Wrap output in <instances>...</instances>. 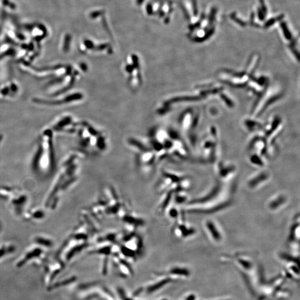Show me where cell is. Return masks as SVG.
Returning <instances> with one entry per match:
<instances>
[{
  "label": "cell",
  "instance_id": "1",
  "mask_svg": "<svg viewBox=\"0 0 300 300\" xmlns=\"http://www.w3.org/2000/svg\"><path fill=\"white\" fill-rule=\"evenodd\" d=\"M204 228L206 232L210 235L212 241L216 243H220L222 240V234L221 230L214 221L207 220L204 222Z\"/></svg>",
  "mask_w": 300,
  "mask_h": 300
},
{
  "label": "cell",
  "instance_id": "2",
  "mask_svg": "<svg viewBox=\"0 0 300 300\" xmlns=\"http://www.w3.org/2000/svg\"><path fill=\"white\" fill-rule=\"evenodd\" d=\"M269 177L270 176L268 173L266 172H262L259 174L254 176L252 178H251L248 181V185L249 187L252 189L257 188L260 185L264 184V182L268 180Z\"/></svg>",
  "mask_w": 300,
  "mask_h": 300
},
{
  "label": "cell",
  "instance_id": "3",
  "mask_svg": "<svg viewBox=\"0 0 300 300\" xmlns=\"http://www.w3.org/2000/svg\"><path fill=\"white\" fill-rule=\"evenodd\" d=\"M287 198L284 195H279L271 200L268 204V208L271 210H277L286 204Z\"/></svg>",
  "mask_w": 300,
  "mask_h": 300
},
{
  "label": "cell",
  "instance_id": "4",
  "mask_svg": "<svg viewBox=\"0 0 300 300\" xmlns=\"http://www.w3.org/2000/svg\"><path fill=\"white\" fill-rule=\"evenodd\" d=\"M299 238H300V227H299V222H298L297 224H294L291 228L289 241L290 242L291 241L295 242L296 240L299 241Z\"/></svg>",
  "mask_w": 300,
  "mask_h": 300
}]
</instances>
